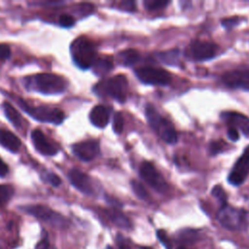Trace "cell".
<instances>
[{"label": "cell", "instance_id": "ffe728a7", "mask_svg": "<svg viewBox=\"0 0 249 249\" xmlns=\"http://www.w3.org/2000/svg\"><path fill=\"white\" fill-rule=\"evenodd\" d=\"M3 112L7 118V120L18 129H20L22 126V119L18 110L9 102H4L2 104Z\"/></svg>", "mask_w": 249, "mask_h": 249}, {"label": "cell", "instance_id": "1f68e13d", "mask_svg": "<svg viewBox=\"0 0 249 249\" xmlns=\"http://www.w3.org/2000/svg\"><path fill=\"white\" fill-rule=\"evenodd\" d=\"M157 237L160 240V242L166 248V249H171V241L169 237L167 236L166 232L163 230H159L157 231Z\"/></svg>", "mask_w": 249, "mask_h": 249}, {"label": "cell", "instance_id": "83f0119b", "mask_svg": "<svg viewBox=\"0 0 249 249\" xmlns=\"http://www.w3.org/2000/svg\"><path fill=\"white\" fill-rule=\"evenodd\" d=\"M211 194H212V196H213L214 197H216V198L218 199V201L222 204V206H224V205L227 204V199H228L227 194H226L225 190H224L221 186H219V185L215 186V187L212 189Z\"/></svg>", "mask_w": 249, "mask_h": 249}, {"label": "cell", "instance_id": "5bb4252c", "mask_svg": "<svg viewBox=\"0 0 249 249\" xmlns=\"http://www.w3.org/2000/svg\"><path fill=\"white\" fill-rule=\"evenodd\" d=\"M74 155L83 161H90L99 154V142L96 140H86L72 146Z\"/></svg>", "mask_w": 249, "mask_h": 249}, {"label": "cell", "instance_id": "ac0fdd59", "mask_svg": "<svg viewBox=\"0 0 249 249\" xmlns=\"http://www.w3.org/2000/svg\"><path fill=\"white\" fill-rule=\"evenodd\" d=\"M0 144L12 153H17L21 145L19 138L5 128H0Z\"/></svg>", "mask_w": 249, "mask_h": 249}, {"label": "cell", "instance_id": "60d3db41", "mask_svg": "<svg viewBox=\"0 0 249 249\" xmlns=\"http://www.w3.org/2000/svg\"><path fill=\"white\" fill-rule=\"evenodd\" d=\"M7 173H8V166L0 158V177L5 176Z\"/></svg>", "mask_w": 249, "mask_h": 249}, {"label": "cell", "instance_id": "7c38bea8", "mask_svg": "<svg viewBox=\"0 0 249 249\" xmlns=\"http://www.w3.org/2000/svg\"><path fill=\"white\" fill-rule=\"evenodd\" d=\"M68 179L70 183L81 193L87 196L94 194V188L91 178L78 168H72L68 172Z\"/></svg>", "mask_w": 249, "mask_h": 249}, {"label": "cell", "instance_id": "44dd1931", "mask_svg": "<svg viewBox=\"0 0 249 249\" xmlns=\"http://www.w3.org/2000/svg\"><path fill=\"white\" fill-rule=\"evenodd\" d=\"M157 56L164 64L175 66V65H178L180 62L181 52L178 49H172V50L160 52L157 54Z\"/></svg>", "mask_w": 249, "mask_h": 249}, {"label": "cell", "instance_id": "7402d4cb", "mask_svg": "<svg viewBox=\"0 0 249 249\" xmlns=\"http://www.w3.org/2000/svg\"><path fill=\"white\" fill-rule=\"evenodd\" d=\"M113 67V62L110 57H98L94 60L91 68L97 76H104L111 71Z\"/></svg>", "mask_w": 249, "mask_h": 249}, {"label": "cell", "instance_id": "9a60e30c", "mask_svg": "<svg viewBox=\"0 0 249 249\" xmlns=\"http://www.w3.org/2000/svg\"><path fill=\"white\" fill-rule=\"evenodd\" d=\"M222 81L230 88L249 91V70L229 71L222 76Z\"/></svg>", "mask_w": 249, "mask_h": 249}, {"label": "cell", "instance_id": "8992f818", "mask_svg": "<svg viewBox=\"0 0 249 249\" xmlns=\"http://www.w3.org/2000/svg\"><path fill=\"white\" fill-rule=\"evenodd\" d=\"M217 219L224 228L231 231H242L247 227L246 212L228 204L221 207Z\"/></svg>", "mask_w": 249, "mask_h": 249}, {"label": "cell", "instance_id": "836d02e7", "mask_svg": "<svg viewBox=\"0 0 249 249\" xmlns=\"http://www.w3.org/2000/svg\"><path fill=\"white\" fill-rule=\"evenodd\" d=\"M239 22V18L237 17H232V18H226L224 19L221 20V24L227 28V29H230V28H232L233 26L237 25Z\"/></svg>", "mask_w": 249, "mask_h": 249}, {"label": "cell", "instance_id": "6da1fadb", "mask_svg": "<svg viewBox=\"0 0 249 249\" xmlns=\"http://www.w3.org/2000/svg\"><path fill=\"white\" fill-rule=\"evenodd\" d=\"M24 87L43 94H59L66 90L68 83L64 77L53 73H39L25 77Z\"/></svg>", "mask_w": 249, "mask_h": 249}, {"label": "cell", "instance_id": "4316f807", "mask_svg": "<svg viewBox=\"0 0 249 249\" xmlns=\"http://www.w3.org/2000/svg\"><path fill=\"white\" fill-rule=\"evenodd\" d=\"M41 177H42L43 181H45L46 183L52 185L53 187H58L61 184L60 178L55 173H53V172L46 170V171H44L41 174Z\"/></svg>", "mask_w": 249, "mask_h": 249}, {"label": "cell", "instance_id": "30bf717a", "mask_svg": "<svg viewBox=\"0 0 249 249\" xmlns=\"http://www.w3.org/2000/svg\"><path fill=\"white\" fill-rule=\"evenodd\" d=\"M141 178L154 190L159 193H164L167 190V184L162 175L157 170L153 163L143 161L139 168Z\"/></svg>", "mask_w": 249, "mask_h": 249}, {"label": "cell", "instance_id": "f35d334b", "mask_svg": "<svg viewBox=\"0 0 249 249\" xmlns=\"http://www.w3.org/2000/svg\"><path fill=\"white\" fill-rule=\"evenodd\" d=\"M228 137L231 141H237L239 138V133H238L237 129L234 127H230L228 130Z\"/></svg>", "mask_w": 249, "mask_h": 249}, {"label": "cell", "instance_id": "8fae6325", "mask_svg": "<svg viewBox=\"0 0 249 249\" xmlns=\"http://www.w3.org/2000/svg\"><path fill=\"white\" fill-rule=\"evenodd\" d=\"M249 174V146L234 163L229 177V183L233 186L241 185Z\"/></svg>", "mask_w": 249, "mask_h": 249}, {"label": "cell", "instance_id": "f1b7e54d", "mask_svg": "<svg viewBox=\"0 0 249 249\" xmlns=\"http://www.w3.org/2000/svg\"><path fill=\"white\" fill-rule=\"evenodd\" d=\"M124 121L123 115L120 112L116 113L113 118V130L115 131V133L121 134L124 130Z\"/></svg>", "mask_w": 249, "mask_h": 249}, {"label": "cell", "instance_id": "f546056e", "mask_svg": "<svg viewBox=\"0 0 249 249\" xmlns=\"http://www.w3.org/2000/svg\"><path fill=\"white\" fill-rule=\"evenodd\" d=\"M75 23V18L73 16L71 15H67V14H62L59 16L58 18V24L62 27L68 28L73 26Z\"/></svg>", "mask_w": 249, "mask_h": 249}, {"label": "cell", "instance_id": "4fadbf2b", "mask_svg": "<svg viewBox=\"0 0 249 249\" xmlns=\"http://www.w3.org/2000/svg\"><path fill=\"white\" fill-rule=\"evenodd\" d=\"M31 140L35 149L44 156H54L58 152V147L39 128H35L31 132Z\"/></svg>", "mask_w": 249, "mask_h": 249}, {"label": "cell", "instance_id": "8d00e7d4", "mask_svg": "<svg viewBox=\"0 0 249 249\" xmlns=\"http://www.w3.org/2000/svg\"><path fill=\"white\" fill-rule=\"evenodd\" d=\"M11 55V49L6 44H0V60L9 58Z\"/></svg>", "mask_w": 249, "mask_h": 249}, {"label": "cell", "instance_id": "484cf974", "mask_svg": "<svg viewBox=\"0 0 249 249\" xmlns=\"http://www.w3.org/2000/svg\"><path fill=\"white\" fill-rule=\"evenodd\" d=\"M170 2L165 0H145L143 1L144 7L149 11H157L160 9L164 8L167 6Z\"/></svg>", "mask_w": 249, "mask_h": 249}, {"label": "cell", "instance_id": "5b68a950", "mask_svg": "<svg viewBox=\"0 0 249 249\" xmlns=\"http://www.w3.org/2000/svg\"><path fill=\"white\" fill-rule=\"evenodd\" d=\"M93 91L98 95H108L124 103L127 95V80L124 75H116L96 84Z\"/></svg>", "mask_w": 249, "mask_h": 249}, {"label": "cell", "instance_id": "e575fe53", "mask_svg": "<svg viewBox=\"0 0 249 249\" xmlns=\"http://www.w3.org/2000/svg\"><path fill=\"white\" fill-rule=\"evenodd\" d=\"M119 8L125 12L136 11V5L134 1H122L119 3Z\"/></svg>", "mask_w": 249, "mask_h": 249}, {"label": "cell", "instance_id": "cb8c5ba5", "mask_svg": "<svg viewBox=\"0 0 249 249\" xmlns=\"http://www.w3.org/2000/svg\"><path fill=\"white\" fill-rule=\"evenodd\" d=\"M14 195V188L10 185H0V206L7 203Z\"/></svg>", "mask_w": 249, "mask_h": 249}, {"label": "cell", "instance_id": "277c9868", "mask_svg": "<svg viewBox=\"0 0 249 249\" xmlns=\"http://www.w3.org/2000/svg\"><path fill=\"white\" fill-rule=\"evenodd\" d=\"M145 115L150 126L164 142L168 144H174L177 142L178 136L175 128L156 110L153 105L148 104L146 106Z\"/></svg>", "mask_w": 249, "mask_h": 249}, {"label": "cell", "instance_id": "7a4b0ae2", "mask_svg": "<svg viewBox=\"0 0 249 249\" xmlns=\"http://www.w3.org/2000/svg\"><path fill=\"white\" fill-rule=\"evenodd\" d=\"M70 53L74 63L83 70L90 68L96 59V50L92 41L85 36L77 37L70 45Z\"/></svg>", "mask_w": 249, "mask_h": 249}, {"label": "cell", "instance_id": "d4e9b609", "mask_svg": "<svg viewBox=\"0 0 249 249\" xmlns=\"http://www.w3.org/2000/svg\"><path fill=\"white\" fill-rule=\"evenodd\" d=\"M131 188H132V191L134 192V194L140 198V199H148L149 198V194L147 192V190L145 189V187L138 181L136 180H132L131 181Z\"/></svg>", "mask_w": 249, "mask_h": 249}, {"label": "cell", "instance_id": "ab89813d", "mask_svg": "<svg viewBox=\"0 0 249 249\" xmlns=\"http://www.w3.org/2000/svg\"><path fill=\"white\" fill-rule=\"evenodd\" d=\"M49 240L47 238H43L36 244L35 249H49Z\"/></svg>", "mask_w": 249, "mask_h": 249}, {"label": "cell", "instance_id": "4dcf8cb0", "mask_svg": "<svg viewBox=\"0 0 249 249\" xmlns=\"http://www.w3.org/2000/svg\"><path fill=\"white\" fill-rule=\"evenodd\" d=\"M77 8H78L77 12L81 16H84V17L90 15L93 12V10H94V6L92 4H90V3H82V4L78 5Z\"/></svg>", "mask_w": 249, "mask_h": 249}, {"label": "cell", "instance_id": "d6a6232c", "mask_svg": "<svg viewBox=\"0 0 249 249\" xmlns=\"http://www.w3.org/2000/svg\"><path fill=\"white\" fill-rule=\"evenodd\" d=\"M196 237V231L194 230H184L180 232V239L183 241H193Z\"/></svg>", "mask_w": 249, "mask_h": 249}, {"label": "cell", "instance_id": "3957f363", "mask_svg": "<svg viewBox=\"0 0 249 249\" xmlns=\"http://www.w3.org/2000/svg\"><path fill=\"white\" fill-rule=\"evenodd\" d=\"M13 98L17 101L18 106L29 116H31L36 121L42 123H49L53 124H59L63 122L65 118V114L63 111L58 108L39 105L34 106L29 104L24 99L19 96H13Z\"/></svg>", "mask_w": 249, "mask_h": 249}, {"label": "cell", "instance_id": "d590c367", "mask_svg": "<svg viewBox=\"0 0 249 249\" xmlns=\"http://www.w3.org/2000/svg\"><path fill=\"white\" fill-rule=\"evenodd\" d=\"M209 151L211 155H217L223 151V142L220 141H212L209 144Z\"/></svg>", "mask_w": 249, "mask_h": 249}, {"label": "cell", "instance_id": "d6986e66", "mask_svg": "<svg viewBox=\"0 0 249 249\" xmlns=\"http://www.w3.org/2000/svg\"><path fill=\"white\" fill-rule=\"evenodd\" d=\"M105 213L108 216V218L112 221V223L115 224L117 227L124 230H130L132 228L131 221L119 209H116V208L107 209Z\"/></svg>", "mask_w": 249, "mask_h": 249}, {"label": "cell", "instance_id": "603a6c76", "mask_svg": "<svg viewBox=\"0 0 249 249\" xmlns=\"http://www.w3.org/2000/svg\"><path fill=\"white\" fill-rule=\"evenodd\" d=\"M117 58L119 63L124 66H130L136 63V61L139 59V53L133 49H127L120 52L117 55Z\"/></svg>", "mask_w": 249, "mask_h": 249}, {"label": "cell", "instance_id": "52a82bcc", "mask_svg": "<svg viewBox=\"0 0 249 249\" xmlns=\"http://www.w3.org/2000/svg\"><path fill=\"white\" fill-rule=\"evenodd\" d=\"M20 209L25 213L53 226L55 228H65L68 224V221L64 216L55 212L52 208L42 205V204H34V205H25L21 206Z\"/></svg>", "mask_w": 249, "mask_h": 249}, {"label": "cell", "instance_id": "9c48e42d", "mask_svg": "<svg viewBox=\"0 0 249 249\" xmlns=\"http://www.w3.org/2000/svg\"><path fill=\"white\" fill-rule=\"evenodd\" d=\"M218 46L212 42L195 40L190 43L186 53L195 61H205L216 56Z\"/></svg>", "mask_w": 249, "mask_h": 249}, {"label": "cell", "instance_id": "e0dca14e", "mask_svg": "<svg viewBox=\"0 0 249 249\" xmlns=\"http://www.w3.org/2000/svg\"><path fill=\"white\" fill-rule=\"evenodd\" d=\"M90 123L99 128H103L109 122V110L103 105L94 106L89 113Z\"/></svg>", "mask_w": 249, "mask_h": 249}, {"label": "cell", "instance_id": "74e56055", "mask_svg": "<svg viewBox=\"0 0 249 249\" xmlns=\"http://www.w3.org/2000/svg\"><path fill=\"white\" fill-rule=\"evenodd\" d=\"M64 2L62 1H44V2H32L29 3V5H36V6H58V5H63Z\"/></svg>", "mask_w": 249, "mask_h": 249}, {"label": "cell", "instance_id": "b9f144b4", "mask_svg": "<svg viewBox=\"0 0 249 249\" xmlns=\"http://www.w3.org/2000/svg\"><path fill=\"white\" fill-rule=\"evenodd\" d=\"M141 249H152V248H150V247H142Z\"/></svg>", "mask_w": 249, "mask_h": 249}, {"label": "cell", "instance_id": "7bdbcfd3", "mask_svg": "<svg viewBox=\"0 0 249 249\" xmlns=\"http://www.w3.org/2000/svg\"><path fill=\"white\" fill-rule=\"evenodd\" d=\"M178 249H187V248H184V247H179Z\"/></svg>", "mask_w": 249, "mask_h": 249}, {"label": "cell", "instance_id": "ee69618b", "mask_svg": "<svg viewBox=\"0 0 249 249\" xmlns=\"http://www.w3.org/2000/svg\"><path fill=\"white\" fill-rule=\"evenodd\" d=\"M106 249H113V248H112V247H110V246H108Z\"/></svg>", "mask_w": 249, "mask_h": 249}, {"label": "cell", "instance_id": "ba28073f", "mask_svg": "<svg viewBox=\"0 0 249 249\" xmlns=\"http://www.w3.org/2000/svg\"><path fill=\"white\" fill-rule=\"evenodd\" d=\"M134 73L138 80L146 85L166 86L171 82L170 74L161 68L151 66L139 67L134 71Z\"/></svg>", "mask_w": 249, "mask_h": 249}, {"label": "cell", "instance_id": "2e32d148", "mask_svg": "<svg viewBox=\"0 0 249 249\" xmlns=\"http://www.w3.org/2000/svg\"><path fill=\"white\" fill-rule=\"evenodd\" d=\"M221 117L231 124V127L239 128L246 137H249V118L247 116L237 112H225Z\"/></svg>", "mask_w": 249, "mask_h": 249}]
</instances>
